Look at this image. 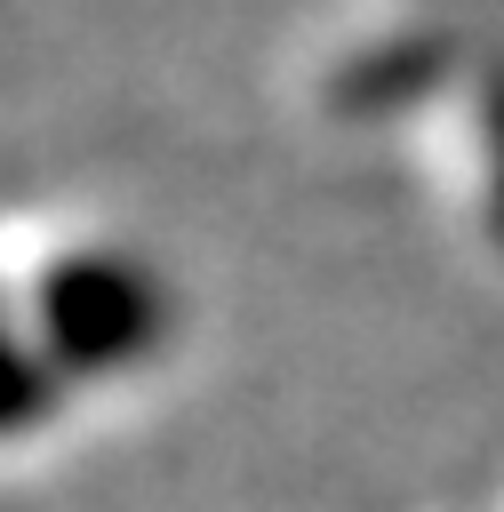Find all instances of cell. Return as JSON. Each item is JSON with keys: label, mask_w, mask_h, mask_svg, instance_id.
<instances>
[{"label": "cell", "mask_w": 504, "mask_h": 512, "mask_svg": "<svg viewBox=\"0 0 504 512\" xmlns=\"http://www.w3.org/2000/svg\"><path fill=\"white\" fill-rule=\"evenodd\" d=\"M0 304L72 408L88 392L152 376L176 352L168 272L96 224H56V216L8 224L0 232Z\"/></svg>", "instance_id": "1"}, {"label": "cell", "mask_w": 504, "mask_h": 512, "mask_svg": "<svg viewBox=\"0 0 504 512\" xmlns=\"http://www.w3.org/2000/svg\"><path fill=\"white\" fill-rule=\"evenodd\" d=\"M408 128L432 136V176L472 224V240L504 256V48H480L472 64H456L416 104Z\"/></svg>", "instance_id": "2"}, {"label": "cell", "mask_w": 504, "mask_h": 512, "mask_svg": "<svg viewBox=\"0 0 504 512\" xmlns=\"http://www.w3.org/2000/svg\"><path fill=\"white\" fill-rule=\"evenodd\" d=\"M64 416H72L64 384L32 360V344L16 336V320H8V304H0V456H8V448H32V440L56 432Z\"/></svg>", "instance_id": "3"}]
</instances>
